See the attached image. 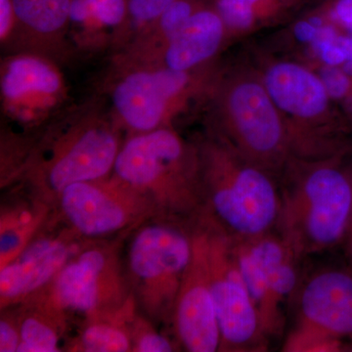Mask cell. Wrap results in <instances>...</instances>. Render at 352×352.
Returning a JSON list of instances; mask_svg holds the SVG:
<instances>
[{
	"mask_svg": "<svg viewBox=\"0 0 352 352\" xmlns=\"http://www.w3.org/2000/svg\"><path fill=\"white\" fill-rule=\"evenodd\" d=\"M122 129L97 108L67 116L31 143L16 182L53 208L69 185L112 175L124 141Z\"/></svg>",
	"mask_w": 352,
	"mask_h": 352,
	"instance_id": "cell-1",
	"label": "cell"
},
{
	"mask_svg": "<svg viewBox=\"0 0 352 352\" xmlns=\"http://www.w3.org/2000/svg\"><path fill=\"white\" fill-rule=\"evenodd\" d=\"M113 175L149 198L159 217L192 224L203 214L201 159L168 127L127 136Z\"/></svg>",
	"mask_w": 352,
	"mask_h": 352,
	"instance_id": "cell-2",
	"label": "cell"
},
{
	"mask_svg": "<svg viewBox=\"0 0 352 352\" xmlns=\"http://www.w3.org/2000/svg\"><path fill=\"white\" fill-rule=\"evenodd\" d=\"M192 226L166 217L146 220L127 237L124 266L138 310L168 323L192 256Z\"/></svg>",
	"mask_w": 352,
	"mask_h": 352,
	"instance_id": "cell-3",
	"label": "cell"
},
{
	"mask_svg": "<svg viewBox=\"0 0 352 352\" xmlns=\"http://www.w3.org/2000/svg\"><path fill=\"white\" fill-rule=\"evenodd\" d=\"M201 159V217L233 239H252L277 226L281 195L263 170L241 166L217 147L207 148Z\"/></svg>",
	"mask_w": 352,
	"mask_h": 352,
	"instance_id": "cell-4",
	"label": "cell"
},
{
	"mask_svg": "<svg viewBox=\"0 0 352 352\" xmlns=\"http://www.w3.org/2000/svg\"><path fill=\"white\" fill-rule=\"evenodd\" d=\"M351 219V178L335 166H320L281 196L277 227L302 258L344 242Z\"/></svg>",
	"mask_w": 352,
	"mask_h": 352,
	"instance_id": "cell-5",
	"label": "cell"
},
{
	"mask_svg": "<svg viewBox=\"0 0 352 352\" xmlns=\"http://www.w3.org/2000/svg\"><path fill=\"white\" fill-rule=\"evenodd\" d=\"M127 232L91 241L75 254L44 289L69 317L83 319L113 311L133 296L124 266Z\"/></svg>",
	"mask_w": 352,
	"mask_h": 352,
	"instance_id": "cell-6",
	"label": "cell"
},
{
	"mask_svg": "<svg viewBox=\"0 0 352 352\" xmlns=\"http://www.w3.org/2000/svg\"><path fill=\"white\" fill-rule=\"evenodd\" d=\"M52 217L82 239L96 241L131 232L159 215L149 198L112 173L65 188Z\"/></svg>",
	"mask_w": 352,
	"mask_h": 352,
	"instance_id": "cell-7",
	"label": "cell"
},
{
	"mask_svg": "<svg viewBox=\"0 0 352 352\" xmlns=\"http://www.w3.org/2000/svg\"><path fill=\"white\" fill-rule=\"evenodd\" d=\"M207 233L210 286L220 331V351H258L267 338L241 272L233 238L200 217Z\"/></svg>",
	"mask_w": 352,
	"mask_h": 352,
	"instance_id": "cell-8",
	"label": "cell"
},
{
	"mask_svg": "<svg viewBox=\"0 0 352 352\" xmlns=\"http://www.w3.org/2000/svg\"><path fill=\"white\" fill-rule=\"evenodd\" d=\"M2 113L16 138L45 131L67 102L63 74L50 57L38 51L10 55L1 62Z\"/></svg>",
	"mask_w": 352,
	"mask_h": 352,
	"instance_id": "cell-9",
	"label": "cell"
},
{
	"mask_svg": "<svg viewBox=\"0 0 352 352\" xmlns=\"http://www.w3.org/2000/svg\"><path fill=\"white\" fill-rule=\"evenodd\" d=\"M188 82L187 72L120 60L110 89L113 118L129 135L166 127L173 105Z\"/></svg>",
	"mask_w": 352,
	"mask_h": 352,
	"instance_id": "cell-10",
	"label": "cell"
},
{
	"mask_svg": "<svg viewBox=\"0 0 352 352\" xmlns=\"http://www.w3.org/2000/svg\"><path fill=\"white\" fill-rule=\"evenodd\" d=\"M90 242L51 214L20 254L0 267V309L17 307L47 289L69 259Z\"/></svg>",
	"mask_w": 352,
	"mask_h": 352,
	"instance_id": "cell-11",
	"label": "cell"
},
{
	"mask_svg": "<svg viewBox=\"0 0 352 352\" xmlns=\"http://www.w3.org/2000/svg\"><path fill=\"white\" fill-rule=\"evenodd\" d=\"M193 250L173 308L171 325L178 344L190 352H214L220 331L208 270L207 233L199 219L192 226Z\"/></svg>",
	"mask_w": 352,
	"mask_h": 352,
	"instance_id": "cell-12",
	"label": "cell"
},
{
	"mask_svg": "<svg viewBox=\"0 0 352 352\" xmlns=\"http://www.w3.org/2000/svg\"><path fill=\"white\" fill-rule=\"evenodd\" d=\"M296 329L329 339L352 337V268H331L310 278L298 303Z\"/></svg>",
	"mask_w": 352,
	"mask_h": 352,
	"instance_id": "cell-13",
	"label": "cell"
},
{
	"mask_svg": "<svg viewBox=\"0 0 352 352\" xmlns=\"http://www.w3.org/2000/svg\"><path fill=\"white\" fill-rule=\"evenodd\" d=\"M229 109L238 143L247 154L266 160L280 153L283 129L267 90L254 82L234 88Z\"/></svg>",
	"mask_w": 352,
	"mask_h": 352,
	"instance_id": "cell-14",
	"label": "cell"
},
{
	"mask_svg": "<svg viewBox=\"0 0 352 352\" xmlns=\"http://www.w3.org/2000/svg\"><path fill=\"white\" fill-rule=\"evenodd\" d=\"M127 0H72L68 36L83 50H97L126 38Z\"/></svg>",
	"mask_w": 352,
	"mask_h": 352,
	"instance_id": "cell-15",
	"label": "cell"
},
{
	"mask_svg": "<svg viewBox=\"0 0 352 352\" xmlns=\"http://www.w3.org/2000/svg\"><path fill=\"white\" fill-rule=\"evenodd\" d=\"M222 36L223 21L219 14L210 10H197L168 41L155 62L150 64L188 72L217 52Z\"/></svg>",
	"mask_w": 352,
	"mask_h": 352,
	"instance_id": "cell-16",
	"label": "cell"
},
{
	"mask_svg": "<svg viewBox=\"0 0 352 352\" xmlns=\"http://www.w3.org/2000/svg\"><path fill=\"white\" fill-rule=\"evenodd\" d=\"M265 85L272 101L296 117H316L327 106L322 80L298 65H275L266 75Z\"/></svg>",
	"mask_w": 352,
	"mask_h": 352,
	"instance_id": "cell-17",
	"label": "cell"
},
{
	"mask_svg": "<svg viewBox=\"0 0 352 352\" xmlns=\"http://www.w3.org/2000/svg\"><path fill=\"white\" fill-rule=\"evenodd\" d=\"M19 323L21 344L18 352H58L69 325V315L45 291L13 307Z\"/></svg>",
	"mask_w": 352,
	"mask_h": 352,
	"instance_id": "cell-18",
	"label": "cell"
},
{
	"mask_svg": "<svg viewBox=\"0 0 352 352\" xmlns=\"http://www.w3.org/2000/svg\"><path fill=\"white\" fill-rule=\"evenodd\" d=\"M135 298L132 296L119 309L83 319L76 337L65 344L72 352L131 351V328L138 314Z\"/></svg>",
	"mask_w": 352,
	"mask_h": 352,
	"instance_id": "cell-19",
	"label": "cell"
},
{
	"mask_svg": "<svg viewBox=\"0 0 352 352\" xmlns=\"http://www.w3.org/2000/svg\"><path fill=\"white\" fill-rule=\"evenodd\" d=\"M18 36L34 47L61 45L68 38L72 0H13Z\"/></svg>",
	"mask_w": 352,
	"mask_h": 352,
	"instance_id": "cell-20",
	"label": "cell"
},
{
	"mask_svg": "<svg viewBox=\"0 0 352 352\" xmlns=\"http://www.w3.org/2000/svg\"><path fill=\"white\" fill-rule=\"evenodd\" d=\"M52 207L27 193L2 206L0 219V267L13 261L50 219Z\"/></svg>",
	"mask_w": 352,
	"mask_h": 352,
	"instance_id": "cell-21",
	"label": "cell"
},
{
	"mask_svg": "<svg viewBox=\"0 0 352 352\" xmlns=\"http://www.w3.org/2000/svg\"><path fill=\"white\" fill-rule=\"evenodd\" d=\"M241 272L261 319V328L266 338L276 336L283 327V309L277 305L263 266L248 239H233Z\"/></svg>",
	"mask_w": 352,
	"mask_h": 352,
	"instance_id": "cell-22",
	"label": "cell"
},
{
	"mask_svg": "<svg viewBox=\"0 0 352 352\" xmlns=\"http://www.w3.org/2000/svg\"><path fill=\"white\" fill-rule=\"evenodd\" d=\"M154 322L138 311L132 323V352H170L175 344L155 327Z\"/></svg>",
	"mask_w": 352,
	"mask_h": 352,
	"instance_id": "cell-23",
	"label": "cell"
},
{
	"mask_svg": "<svg viewBox=\"0 0 352 352\" xmlns=\"http://www.w3.org/2000/svg\"><path fill=\"white\" fill-rule=\"evenodd\" d=\"M175 1V0H127L129 21L126 38L129 32L133 34L132 41L142 34Z\"/></svg>",
	"mask_w": 352,
	"mask_h": 352,
	"instance_id": "cell-24",
	"label": "cell"
},
{
	"mask_svg": "<svg viewBox=\"0 0 352 352\" xmlns=\"http://www.w3.org/2000/svg\"><path fill=\"white\" fill-rule=\"evenodd\" d=\"M217 11L223 22L237 29H245L254 21L251 4L240 0H219Z\"/></svg>",
	"mask_w": 352,
	"mask_h": 352,
	"instance_id": "cell-25",
	"label": "cell"
},
{
	"mask_svg": "<svg viewBox=\"0 0 352 352\" xmlns=\"http://www.w3.org/2000/svg\"><path fill=\"white\" fill-rule=\"evenodd\" d=\"M21 344L19 323L14 308L1 309L0 351L18 352Z\"/></svg>",
	"mask_w": 352,
	"mask_h": 352,
	"instance_id": "cell-26",
	"label": "cell"
},
{
	"mask_svg": "<svg viewBox=\"0 0 352 352\" xmlns=\"http://www.w3.org/2000/svg\"><path fill=\"white\" fill-rule=\"evenodd\" d=\"M321 76L326 91L333 98H340L349 90V80L346 74L335 68V66L322 69Z\"/></svg>",
	"mask_w": 352,
	"mask_h": 352,
	"instance_id": "cell-27",
	"label": "cell"
},
{
	"mask_svg": "<svg viewBox=\"0 0 352 352\" xmlns=\"http://www.w3.org/2000/svg\"><path fill=\"white\" fill-rule=\"evenodd\" d=\"M17 32V16L13 0H0V41L2 44L12 41Z\"/></svg>",
	"mask_w": 352,
	"mask_h": 352,
	"instance_id": "cell-28",
	"label": "cell"
},
{
	"mask_svg": "<svg viewBox=\"0 0 352 352\" xmlns=\"http://www.w3.org/2000/svg\"><path fill=\"white\" fill-rule=\"evenodd\" d=\"M319 52H320L323 61L329 66H337V65L344 63L347 60L346 52L336 43V41L322 46Z\"/></svg>",
	"mask_w": 352,
	"mask_h": 352,
	"instance_id": "cell-29",
	"label": "cell"
},
{
	"mask_svg": "<svg viewBox=\"0 0 352 352\" xmlns=\"http://www.w3.org/2000/svg\"><path fill=\"white\" fill-rule=\"evenodd\" d=\"M338 36L336 34L335 30L332 27H321L319 28L317 32L316 36H315L312 43H314V48L315 50H320L322 46L326 45L328 43H335Z\"/></svg>",
	"mask_w": 352,
	"mask_h": 352,
	"instance_id": "cell-30",
	"label": "cell"
},
{
	"mask_svg": "<svg viewBox=\"0 0 352 352\" xmlns=\"http://www.w3.org/2000/svg\"><path fill=\"white\" fill-rule=\"evenodd\" d=\"M317 32H318V28L314 27L310 22H300L295 27L296 38L303 43L314 41Z\"/></svg>",
	"mask_w": 352,
	"mask_h": 352,
	"instance_id": "cell-31",
	"label": "cell"
},
{
	"mask_svg": "<svg viewBox=\"0 0 352 352\" xmlns=\"http://www.w3.org/2000/svg\"><path fill=\"white\" fill-rule=\"evenodd\" d=\"M336 12L342 22L352 25V0H340Z\"/></svg>",
	"mask_w": 352,
	"mask_h": 352,
	"instance_id": "cell-32",
	"label": "cell"
},
{
	"mask_svg": "<svg viewBox=\"0 0 352 352\" xmlns=\"http://www.w3.org/2000/svg\"><path fill=\"white\" fill-rule=\"evenodd\" d=\"M336 43L342 48L346 52L347 60L352 59V36L351 38H344V36H338L336 39Z\"/></svg>",
	"mask_w": 352,
	"mask_h": 352,
	"instance_id": "cell-33",
	"label": "cell"
},
{
	"mask_svg": "<svg viewBox=\"0 0 352 352\" xmlns=\"http://www.w3.org/2000/svg\"><path fill=\"white\" fill-rule=\"evenodd\" d=\"M344 242H346V244L347 254H349V261H351L352 265V219L351 224H349V230H347Z\"/></svg>",
	"mask_w": 352,
	"mask_h": 352,
	"instance_id": "cell-34",
	"label": "cell"
},
{
	"mask_svg": "<svg viewBox=\"0 0 352 352\" xmlns=\"http://www.w3.org/2000/svg\"><path fill=\"white\" fill-rule=\"evenodd\" d=\"M344 73L346 75L352 76V59L346 60V65L344 67Z\"/></svg>",
	"mask_w": 352,
	"mask_h": 352,
	"instance_id": "cell-35",
	"label": "cell"
},
{
	"mask_svg": "<svg viewBox=\"0 0 352 352\" xmlns=\"http://www.w3.org/2000/svg\"><path fill=\"white\" fill-rule=\"evenodd\" d=\"M309 22L311 23V24L314 25V27L318 28V29L319 28L322 27V20L320 19V18H311Z\"/></svg>",
	"mask_w": 352,
	"mask_h": 352,
	"instance_id": "cell-36",
	"label": "cell"
},
{
	"mask_svg": "<svg viewBox=\"0 0 352 352\" xmlns=\"http://www.w3.org/2000/svg\"><path fill=\"white\" fill-rule=\"evenodd\" d=\"M240 1L245 2V3L252 4L254 2L258 1V0H240Z\"/></svg>",
	"mask_w": 352,
	"mask_h": 352,
	"instance_id": "cell-37",
	"label": "cell"
}]
</instances>
